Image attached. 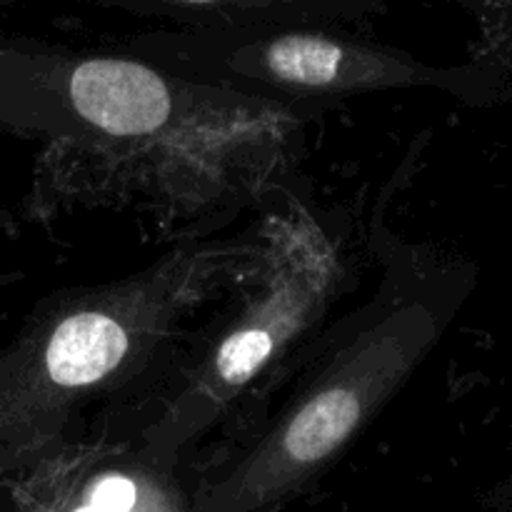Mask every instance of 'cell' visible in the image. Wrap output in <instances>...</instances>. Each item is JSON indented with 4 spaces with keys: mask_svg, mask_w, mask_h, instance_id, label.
I'll list each match as a JSON object with an SVG mask.
<instances>
[{
    "mask_svg": "<svg viewBox=\"0 0 512 512\" xmlns=\"http://www.w3.org/2000/svg\"><path fill=\"white\" fill-rule=\"evenodd\" d=\"M263 245V225L185 240L125 278L45 298L0 350V478H20L78 440L95 400L108 420L143 398Z\"/></svg>",
    "mask_w": 512,
    "mask_h": 512,
    "instance_id": "obj_1",
    "label": "cell"
},
{
    "mask_svg": "<svg viewBox=\"0 0 512 512\" xmlns=\"http://www.w3.org/2000/svg\"><path fill=\"white\" fill-rule=\"evenodd\" d=\"M263 253L250 273L198 325L158 383L120 413L100 420V438L135 440L178 468L195 443L223 425L243 433L315 348L330 308L350 285L340 240L310 208L285 193L265 213Z\"/></svg>",
    "mask_w": 512,
    "mask_h": 512,
    "instance_id": "obj_2",
    "label": "cell"
},
{
    "mask_svg": "<svg viewBox=\"0 0 512 512\" xmlns=\"http://www.w3.org/2000/svg\"><path fill=\"white\" fill-rule=\"evenodd\" d=\"M453 298L423 280L383 295L305 358L308 375L270 418L200 470L195 512H275L313 488L400 393L450 323Z\"/></svg>",
    "mask_w": 512,
    "mask_h": 512,
    "instance_id": "obj_3",
    "label": "cell"
},
{
    "mask_svg": "<svg viewBox=\"0 0 512 512\" xmlns=\"http://www.w3.org/2000/svg\"><path fill=\"white\" fill-rule=\"evenodd\" d=\"M295 115L153 60L73 55L0 38V133L135 160L190 143L280 150Z\"/></svg>",
    "mask_w": 512,
    "mask_h": 512,
    "instance_id": "obj_4",
    "label": "cell"
},
{
    "mask_svg": "<svg viewBox=\"0 0 512 512\" xmlns=\"http://www.w3.org/2000/svg\"><path fill=\"white\" fill-rule=\"evenodd\" d=\"M315 25L190 28L150 35L138 45L173 73L278 105L293 115L298 108L363 93L418 85L458 90L463 83L458 70L428 68L400 50Z\"/></svg>",
    "mask_w": 512,
    "mask_h": 512,
    "instance_id": "obj_5",
    "label": "cell"
},
{
    "mask_svg": "<svg viewBox=\"0 0 512 512\" xmlns=\"http://www.w3.org/2000/svg\"><path fill=\"white\" fill-rule=\"evenodd\" d=\"M15 480V512H195V480L135 440L78 438Z\"/></svg>",
    "mask_w": 512,
    "mask_h": 512,
    "instance_id": "obj_6",
    "label": "cell"
}]
</instances>
